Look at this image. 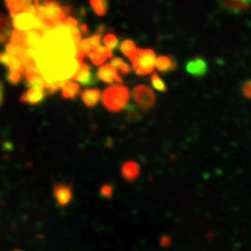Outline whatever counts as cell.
I'll list each match as a JSON object with an SVG mask.
<instances>
[{"label": "cell", "instance_id": "4", "mask_svg": "<svg viewBox=\"0 0 251 251\" xmlns=\"http://www.w3.org/2000/svg\"><path fill=\"white\" fill-rule=\"evenodd\" d=\"M133 98H134L136 104L148 112L155 105L156 98L153 90L146 85H137L133 89Z\"/></svg>", "mask_w": 251, "mask_h": 251}, {"label": "cell", "instance_id": "10", "mask_svg": "<svg viewBox=\"0 0 251 251\" xmlns=\"http://www.w3.org/2000/svg\"><path fill=\"white\" fill-rule=\"evenodd\" d=\"M112 54H113L112 50L107 49L106 46L100 45L99 47H97V49L91 50V52L89 53V58L94 65L100 66L107 59L111 58Z\"/></svg>", "mask_w": 251, "mask_h": 251}, {"label": "cell", "instance_id": "24", "mask_svg": "<svg viewBox=\"0 0 251 251\" xmlns=\"http://www.w3.org/2000/svg\"><path fill=\"white\" fill-rule=\"evenodd\" d=\"M22 78V75L18 72H14V70H10L6 75V81L12 85H17L20 83Z\"/></svg>", "mask_w": 251, "mask_h": 251}, {"label": "cell", "instance_id": "27", "mask_svg": "<svg viewBox=\"0 0 251 251\" xmlns=\"http://www.w3.org/2000/svg\"><path fill=\"white\" fill-rule=\"evenodd\" d=\"M113 194V187L112 185L107 184V185H103L100 188V195L104 196V197L110 198Z\"/></svg>", "mask_w": 251, "mask_h": 251}, {"label": "cell", "instance_id": "25", "mask_svg": "<svg viewBox=\"0 0 251 251\" xmlns=\"http://www.w3.org/2000/svg\"><path fill=\"white\" fill-rule=\"evenodd\" d=\"M12 33H13V30L10 27L4 29L3 31L0 33V46H1L4 42L9 41L10 37H12Z\"/></svg>", "mask_w": 251, "mask_h": 251}, {"label": "cell", "instance_id": "9", "mask_svg": "<svg viewBox=\"0 0 251 251\" xmlns=\"http://www.w3.org/2000/svg\"><path fill=\"white\" fill-rule=\"evenodd\" d=\"M186 72L194 76H203L207 74V63L201 57H196L188 61L185 65Z\"/></svg>", "mask_w": 251, "mask_h": 251}, {"label": "cell", "instance_id": "29", "mask_svg": "<svg viewBox=\"0 0 251 251\" xmlns=\"http://www.w3.org/2000/svg\"><path fill=\"white\" fill-rule=\"evenodd\" d=\"M0 64L9 68L10 66V58L7 53L4 51H0Z\"/></svg>", "mask_w": 251, "mask_h": 251}, {"label": "cell", "instance_id": "18", "mask_svg": "<svg viewBox=\"0 0 251 251\" xmlns=\"http://www.w3.org/2000/svg\"><path fill=\"white\" fill-rule=\"evenodd\" d=\"M92 50V46L88 40V38H85L81 42L78 43L76 46V54H75V60L78 63H82L84 61V58L89 54Z\"/></svg>", "mask_w": 251, "mask_h": 251}, {"label": "cell", "instance_id": "6", "mask_svg": "<svg viewBox=\"0 0 251 251\" xmlns=\"http://www.w3.org/2000/svg\"><path fill=\"white\" fill-rule=\"evenodd\" d=\"M38 17L29 13H20L13 17V26L18 30H30L35 29Z\"/></svg>", "mask_w": 251, "mask_h": 251}, {"label": "cell", "instance_id": "1", "mask_svg": "<svg viewBox=\"0 0 251 251\" xmlns=\"http://www.w3.org/2000/svg\"><path fill=\"white\" fill-rule=\"evenodd\" d=\"M130 91L125 85H112L108 87L101 96L103 105L111 112L122 111L128 105Z\"/></svg>", "mask_w": 251, "mask_h": 251}, {"label": "cell", "instance_id": "19", "mask_svg": "<svg viewBox=\"0 0 251 251\" xmlns=\"http://www.w3.org/2000/svg\"><path fill=\"white\" fill-rule=\"evenodd\" d=\"M89 2L93 13L99 17H103L107 14L109 9L108 0H89Z\"/></svg>", "mask_w": 251, "mask_h": 251}, {"label": "cell", "instance_id": "11", "mask_svg": "<svg viewBox=\"0 0 251 251\" xmlns=\"http://www.w3.org/2000/svg\"><path fill=\"white\" fill-rule=\"evenodd\" d=\"M45 98V93L42 90L38 89H27L22 93L19 100L21 103H25L28 105H38L42 103Z\"/></svg>", "mask_w": 251, "mask_h": 251}, {"label": "cell", "instance_id": "15", "mask_svg": "<svg viewBox=\"0 0 251 251\" xmlns=\"http://www.w3.org/2000/svg\"><path fill=\"white\" fill-rule=\"evenodd\" d=\"M121 51L125 54L126 57H128L130 59L132 64H134L138 54V49L136 47V44L134 41L131 40V39H126V40L122 42Z\"/></svg>", "mask_w": 251, "mask_h": 251}, {"label": "cell", "instance_id": "12", "mask_svg": "<svg viewBox=\"0 0 251 251\" xmlns=\"http://www.w3.org/2000/svg\"><path fill=\"white\" fill-rule=\"evenodd\" d=\"M100 97H101L100 90L97 88H93V89L87 88V89H84L81 92V99L83 100V103L89 108L96 107L99 104Z\"/></svg>", "mask_w": 251, "mask_h": 251}, {"label": "cell", "instance_id": "23", "mask_svg": "<svg viewBox=\"0 0 251 251\" xmlns=\"http://www.w3.org/2000/svg\"><path fill=\"white\" fill-rule=\"evenodd\" d=\"M104 43L107 49L110 50H116L119 49V38H117L114 34H107L104 38Z\"/></svg>", "mask_w": 251, "mask_h": 251}, {"label": "cell", "instance_id": "28", "mask_svg": "<svg viewBox=\"0 0 251 251\" xmlns=\"http://www.w3.org/2000/svg\"><path fill=\"white\" fill-rule=\"evenodd\" d=\"M9 27H10L9 18H7L3 14H0V33Z\"/></svg>", "mask_w": 251, "mask_h": 251}, {"label": "cell", "instance_id": "8", "mask_svg": "<svg viewBox=\"0 0 251 251\" xmlns=\"http://www.w3.org/2000/svg\"><path fill=\"white\" fill-rule=\"evenodd\" d=\"M53 197L60 206H66L73 199L72 186L64 183L56 184L53 187Z\"/></svg>", "mask_w": 251, "mask_h": 251}, {"label": "cell", "instance_id": "13", "mask_svg": "<svg viewBox=\"0 0 251 251\" xmlns=\"http://www.w3.org/2000/svg\"><path fill=\"white\" fill-rule=\"evenodd\" d=\"M122 176L126 179L129 180V181H132L138 177L139 173H140V168L138 166V163L133 161V160H128L124 162L122 166Z\"/></svg>", "mask_w": 251, "mask_h": 251}, {"label": "cell", "instance_id": "16", "mask_svg": "<svg viewBox=\"0 0 251 251\" xmlns=\"http://www.w3.org/2000/svg\"><path fill=\"white\" fill-rule=\"evenodd\" d=\"M78 91H80V84L73 80H67L62 87V97L64 99H75Z\"/></svg>", "mask_w": 251, "mask_h": 251}, {"label": "cell", "instance_id": "20", "mask_svg": "<svg viewBox=\"0 0 251 251\" xmlns=\"http://www.w3.org/2000/svg\"><path fill=\"white\" fill-rule=\"evenodd\" d=\"M111 66L116 70H119L120 74L123 75V76H126L128 75L130 73H131V67L126 63V61L120 57L117 58H114L111 60Z\"/></svg>", "mask_w": 251, "mask_h": 251}, {"label": "cell", "instance_id": "32", "mask_svg": "<svg viewBox=\"0 0 251 251\" xmlns=\"http://www.w3.org/2000/svg\"><path fill=\"white\" fill-rule=\"evenodd\" d=\"M81 30L84 33V35H88L89 34V29L87 25H85V23H82L81 25Z\"/></svg>", "mask_w": 251, "mask_h": 251}, {"label": "cell", "instance_id": "14", "mask_svg": "<svg viewBox=\"0 0 251 251\" xmlns=\"http://www.w3.org/2000/svg\"><path fill=\"white\" fill-rule=\"evenodd\" d=\"M155 67L158 69L160 73H169L177 68V62L176 59L173 57L160 56L156 59Z\"/></svg>", "mask_w": 251, "mask_h": 251}, {"label": "cell", "instance_id": "21", "mask_svg": "<svg viewBox=\"0 0 251 251\" xmlns=\"http://www.w3.org/2000/svg\"><path fill=\"white\" fill-rule=\"evenodd\" d=\"M5 5L10 11V14L12 17H15L16 15L22 13L23 7L22 2L23 0H4Z\"/></svg>", "mask_w": 251, "mask_h": 251}, {"label": "cell", "instance_id": "7", "mask_svg": "<svg viewBox=\"0 0 251 251\" xmlns=\"http://www.w3.org/2000/svg\"><path fill=\"white\" fill-rule=\"evenodd\" d=\"M97 77L99 78V80L103 81L107 84H112L113 82H116L119 84L124 83V80L120 76L119 73H117L116 70L111 66V64L101 65L98 69Z\"/></svg>", "mask_w": 251, "mask_h": 251}, {"label": "cell", "instance_id": "17", "mask_svg": "<svg viewBox=\"0 0 251 251\" xmlns=\"http://www.w3.org/2000/svg\"><path fill=\"white\" fill-rule=\"evenodd\" d=\"M125 117L130 123H137L143 120V112L137 106L129 104L125 108Z\"/></svg>", "mask_w": 251, "mask_h": 251}, {"label": "cell", "instance_id": "30", "mask_svg": "<svg viewBox=\"0 0 251 251\" xmlns=\"http://www.w3.org/2000/svg\"><path fill=\"white\" fill-rule=\"evenodd\" d=\"M231 1L240 7H247L251 4V0H231Z\"/></svg>", "mask_w": 251, "mask_h": 251}, {"label": "cell", "instance_id": "31", "mask_svg": "<svg viewBox=\"0 0 251 251\" xmlns=\"http://www.w3.org/2000/svg\"><path fill=\"white\" fill-rule=\"evenodd\" d=\"M4 90H3V84L0 82V107H1L2 105V100H3V93Z\"/></svg>", "mask_w": 251, "mask_h": 251}, {"label": "cell", "instance_id": "2", "mask_svg": "<svg viewBox=\"0 0 251 251\" xmlns=\"http://www.w3.org/2000/svg\"><path fill=\"white\" fill-rule=\"evenodd\" d=\"M44 34L42 31H39L36 29L30 30H18L14 29L12 33V43L18 45L25 50L29 49H37L40 45L41 40Z\"/></svg>", "mask_w": 251, "mask_h": 251}, {"label": "cell", "instance_id": "5", "mask_svg": "<svg viewBox=\"0 0 251 251\" xmlns=\"http://www.w3.org/2000/svg\"><path fill=\"white\" fill-rule=\"evenodd\" d=\"M72 80L84 86H93L98 83V77L93 75L91 67L84 61L80 63L76 73L75 74Z\"/></svg>", "mask_w": 251, "mask_h": 251}, {"label": "cell", "instance_id": "26", "mask_svg": "<svg viewBox=\"0 0 251 251\" xmlns=\"http://www.w3.org/2000/svg\"><path fill=\"white\" fill-rule=\"evenodd\" d=\"M242 92H243V96H244L246 99L251 100V80L244 83L242 88Z\"/></svg>", "mask_w": 251, "mask_h": 251}, {"label": "cell", "instance_id": "22", "mask_svg": "<svg viewBox=\"0 0 251 251\" xmlns=\"http://www.w3.org/2000/svg\"><path fill=\"white\" fill-rule=\"evenodd\" d=\"M151 83H152V86L154 87V89L157 91L166 92L168 90L166 83H164V81L158 75V74L153 73L152 77H151Z\"/></svg>", "mask_w": 251, "mask_h": 251}, {"label": "cell", "instance_id": "3", "mask_svg": "<svg viewBox=\"0 0 251 251\" xmlns=\"http://www.w3.org/2000/svg\"><path fill=\"white\" fill-rule=\"evenodd\" d=\"M156 54L155 51L151 49H143L138 50L137 59L134 64H133V69L135 70L136 75H148L155 68L156 64Z\"/></svg>", "mask_w": 251, "mask_h": 251}]
</instances>
